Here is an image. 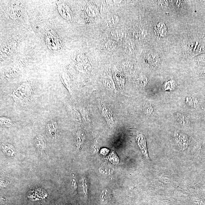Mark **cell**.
I'll return each mask as SVG.
<instances>
[{
    "label": "cell",
    "mask_w": 205,
    "mask_h": 205,
    "mask_svg": "<svg viewBox=\"0 0 205 205\" xmlns=\"http://www.w3.org/2000/svg\"><path fill=\"white\" fill-rule=\"evenodd\" d=\"M58 124L56 121H51L47 124L46 131L47 134L51 138L54 139L57 135Z\"/></svg>",
    "instance_id": "obj_4"
},
{
    "label": "cell",
    "mask_w": 205,
    "mask_h": 205,
    "mask_svg": "<svg viewBox=\"0 0 205 205\" xmlns=\"http://www.w3.org/2000/svg\"><path fill=\"white\" fill-rule=\"evenodd\" d=\"M175 87V84L173 81H171L166 82L165 86V90H173Z\"/></svg>",
    "instance_id": "obj_14"
},
{
    "label": "cell",
    "mask_w": 205,
    "mask_h": 205,
    "mask_svg": "<svg viewBox=\"0 0 205 205\" xmlns=\"http://www.w3.org/2000/svg\"><path fill=\"white\" fill-rule=\"evenodd\" d=\"M177 118L178 122L181 125H186L189 124L188 118L184 114L178 113L177 114Z\"/></svg>",
    "instance_id": "obj_12"
},
{
    "label": "cell",
    "mask_w": 205,
    "mask_h": 205,
    "mask_svg": "<svg viewBox=\"0 0 205 205\" xmlns=\"http://www.w3.org/2000/svg\"><path fill=\"white\" fill-rule=\"evenodd\" d=\"M144 111L145 113L147 115H150L153 111L152 106L149 104H146L144 106Z\"/></svg>",
    "instance_id": "obj_16"
},
{
    "label": "cell",
    "mask_w": 205,
    "mask_h": 205,
    "mask_svg": "<svg viewBox=\"0 0 205 205\" xmlns=\"http://www.w3.org/2000/svg\"><path fill=\"white\" fill-rule=\"evenodd\" d=\"M32 92L33 89L30 85L24 84L14 90L12 92L11 96L15 102H26L30 100Z\"/></svg>",
    "instance_id": "obj_1"
},
{
    "label": "cell",
    "mask_w": 205,
    "mask_h": 205,
    "mask_svg": "<svg viewBox=\"0 0 205 205\" xmlns=\"http://www.w3.org/2000/svg\"><path fill=\"white\" fill-rule=\"evenodd\" d=\"M82 187H83V191H84L85 195L86 196H87V181H86V178H83V182H82Z\"/></svg>",
    "instance_id": "obj_17"
},
{
    "label": "cell",
    "mask_w": 205,
    "mask_h": 205,
    "mask_svg": "<svg viewBox=\"0 0 205 205\" xmlns=\"http://www.w3.org/2000/svg\"><path fill=\"white\" fill-rule=\"evenodd\" d=\"M167 1H159V5L160 7H164L168 5Z\"/></svg>",
    "instance_id": "obj_18"
},
{
    "label": "cell",
    "mask_w": 205,
    "mask_h": 205,
    "mask_svg": "<svg viewBox=\"0 0 205 205\" xmlns=\"http://www.w3.org/2000/svg\"><path fill=\"white\" fill-rule=\"evenodd\" d=\"M110 197V194L109 190L105 189L102 191L100 197V201L102 204L107 203Z\"/></svg>",
    "instance_id": "obj_11"
},
{
    "label": "cell",
    "mask_w": 205,
    "mask_h": 205,
    "mask_svg": "<svg viewBox=\"0 0 205 205\" xmlns=\"http://www.w3.org/2000/svg\"><path fill=\"white\" fill-rule=\"evenodd\" d=\"M1 147L2 150L6 154L12 157L15 153L14 146L8 143H2L1 144Z\"/></svg>",
    "instance_id": "obj_7"
},
{
    "label": "cell",
    "mask_w": 205,
    "mask_h": 205,
    "mask_svg": "<svg viewBox=\"0 0 205 205\" xmlns=\"http://www.w3.org/2000/svg\"><path fill=\"white\" fill-rule=\"evenodd\" d=\"M136 140L143 155L146 157V159H149V156L148 153L147 145H146L145 137L143 134H138L136 137Z\"/></svg>",
    "instance_id": "obj_3"
},
{
    "label": "cell",
    "mask_w": 205,
    "mask_h": 205,
    "mask_svg": "<svg viewBox=\"0 0 205 205\" xmlns=\"http://www.w3.org/2000/svg\"><path fill=\"white\" fill-rule=\"evenodd\" d=\"M85 139V135L84 132L81 131L77 132L76 138V144L77 149H80Z\"/></svg>",
    "instance_id": "obj_8"
},
{
    "label": "cell",
    "mask_w": 205,
    "mask_h": 205,
    "mask_svg": "<svg viewBox=\"0 0 205 205\" xmlns=\"http://www.w3.org/2000/svg\"></svg>",
    "instance_id": "obj_20"
},
{
    "label": "cell",
    "mask_w": 205,
    "mask_h": 205,
    "mask_svg": "<svg viewBox=\"0 0 205 205\" xmlns=\"http://www.w3.org/2000/svg\"><path fill=\"white\" fill-rule=\"evenodd\" d=\"M144 60L149 65L153 67L157 66L160 62L159 55L153 52L147 54L145 57Z\"/></svg>",
    "instance_id": "obj_2"
},
{
    "label": "cell",
    "mask_w": 205,
    "mask_h": 205,
    "mask_svg": "<svg viewBox=\"0 0 205 205\" xmlns=\"http://www.w3.org/2000/svg\"><path fill=\"white\" fill-rule=\"evenodd\" d=\"M137 84L140 87H144L147 84V79L144 76H141L139 77L137 80Z\"/></svg>",
    "instance_id": "obj_13"
},
{
    "label": "cell",
    "mask_w": 205,
    "mask_h": 205,
    "mask_svg": "<svg viewBox=\"0 0 205 205\" xmlns=\"http://www.w3.org/2000/svg\"><path fill=\"white\" fill-rule=\"evenodd\" d=\"M0 124L2 127H11L14 125V123L13 120L5 117H1Z\"/></svg>",
    "instance_id": "obj_10"
},
{
    "label": "cell",
    "mask_w": 205,
    "mask_h": 205,
    "mask_svg": "<svg viewBox=\"0 0 205 205\" xmlns=\"http://www.w3.org/2000/svg\"><path fill=\"white\" fill-rule=\"evenodd\" d=\"M187 102H188L189 105L192 107H195L197 104V99L193 97H190L187 99Z\"/></svg>",
    "instance_id": "obj_15"
},
{
    "label": "cell",
    "mask_w": 205,
    "mask_h": 205,
    "mask_svg": "<svg viewBox=\"0 0 205 205\" xmlns=\"http://www.w3.org/2000/svg\"><path fill=\"white\" fill-rule=\"evenodd\" d=\"M200 61H202V62L205 63V56L203 57H202L201 58H200Z\"/></svg>",
    "instance_id": "obj_19"
},
{
    "label": "cell",
    "mask_w": 205,
    "mask_h": 205,
    "mask_svg": "<svg viewBox=\"0 0 205 205\" xmlns=\"http://www.w3.org/2000/svg\"><path fill=\"white\" fill-rule=\"evenodd\" d=\"M35 144L39 151L42 152L45 150L46 146V141L43 136L39 135L35 139Z\"/></svg>",
    "instance_id": "obj_5"
},
{
    "label": "cell",
    "mask_w": 205,
    "mask_h": 205,
    "mask_svg": "<svg viewBox=\"0 0 205 205\" xmlns=\"http://www.w3.org/2000/svg\"><path fill=\"white\" fill-rule=\"evenodd\" d=\"M175 140L178 145L182 147H185L188 144V137L181 134H175Z\"/></svg>",
    "instance_id": "obj_6"
},
{
    "label": "cell",
    "mask_w": 205,
    "mask_h": 205,
    "mask_svg": "<svg viewBox=\"0 0 205 205\" xmlns=\"http://www.w3.org/2000/svg\"><path fill=\"white\" fill-rule=\"evenodd\" d=\"M156 32L159 36L163 37L166 34V27L165 24L162 23H159L156 26Z\"/></svg>",
    "instance_id": "obj_9"
}]
</instances>
